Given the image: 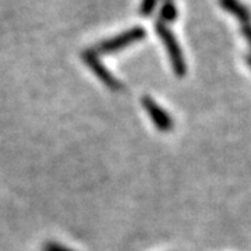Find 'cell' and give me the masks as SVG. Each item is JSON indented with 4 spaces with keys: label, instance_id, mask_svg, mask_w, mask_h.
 <instances>
[{
    "label": "cell",
    "instance_id": "1",
    "mask_svg": "<svg viewBox=\"0 0 251 251\" xmlns=\"http://www.w3.org/2000/svg\"><path fill=\"white\" fill-rule=\"evenodd\" d=\"M144 36H145V31L141 27H135L126 31L120 35L115 36V38H110L108 41H103L100 42L97 48H95V53H102V54H109L115 53L117 50L123 49L126 46L131 45L134 42L141 41Z\"/></svg>",
    "mask_w": 251,
    "mask_h": 251
},
{
    "label": "cell",
    "instance_id": "7",
    "mask_svg": "<svg viewBox=\"0 0 251 251\" xmlns=\"http://www.w3.org/2000/svg\"><path fill=\"white\" fill-rule=\"evenodd\" d=\"M153 4H155V0H144L143 7H141V13L143 14H150L153 9Z\"/></svg>",
    "mask_w": 251,
    "mask_h": 251
},
{
    "label": "cell",
    "instance_id": "6",
    "mask_svg": "<svg viewBox=\"0 0 251 251\" xmlns=\"http://www.w3.org/2000/svg\"><path fill=\"white\" fill-rule=\"evenodd\" d=\"M42 251H74V250L69 249V247H66V246H62V244H59V243L49 242V243H46V244H44Z\"/></svg>",
    "mask_w": 251,
    "mask_h": 251
},
{
    "label": "cell",
    "instance_id": "5",
    "mask_svg": "<svg viewBox=\"0 0 251 251\" xmlns=\"http://www.w3.org/2000/svg\"><path fill=\"white\" fill-rule=\"evenodd\" d=\"M162 18L166 20V21H173L176 18V9H175V6L172 4L171 1L165 3V6L162 9Z\"/></svg>",
    "mask_w": 251,
    "mask_h": 251
},
{
    "label": "cell",
    "instance_id": "3",
    "mask_svg": "<svg viewBox=\"0 0 251 251\" xmlns=\"http://www.w3.org/2000/svg\"><path fill=\"white\" fill-rule=\"evenodd\" d=\"M82 60H84V63L90 67L91 70H92V73L98 77L99 80L102 81V82L108 87L109 90L119 91L122 88L120 81L117 80L116 77H113L112 73H109L108 69H106L102 63L99 62L98 56H97V53H95L94 50H87V52H84V53H82Z\"/></svg>",
    "mask_w": 251,
    "mask_h": 251
},
{
    "label": "cell",
    "instance_id": "2",
    "mask_svg": "<svg viewBox=\"0 0 251 251\" xmlns=\"http://www.w3.org/2000/svg\"><path fill=\"white\" fill-rule=\"evenodd\" d=\"M156 32L159 34L162 42L165 44L166 49H168V53H169V57H171L172 62V67H173V70L176 73V75H177V77H183V75L186 74L187 67H186L184 57H183V53H181V50H180V46L179 44H177V41H176V38H175V35L172 34L171 31L165 27L163 24H161V23L156 25Z\"/></svg>",
    "mask_w": 251,
    "mask_h": 251
},
{
    "label": "cell",
    "instance_id": "4",
    "mask_svg": "<svg viewBox=\"0 0 251 251\" xmlns=\"http://www.w3.org/2000/svg\"><path fill=\"white\" fill-rule=\"evenodd\" d=\"M141 102H143L144 109L148 112V115L151 117L152 123L158 127V130L163 131V133L171 131L172 128H173V120H172L171 115L166 113L151 97L145 95L141 99Z\"/></svg>",
    "mask_w": 251,
    "mask_h": 251
}]
</instances>
